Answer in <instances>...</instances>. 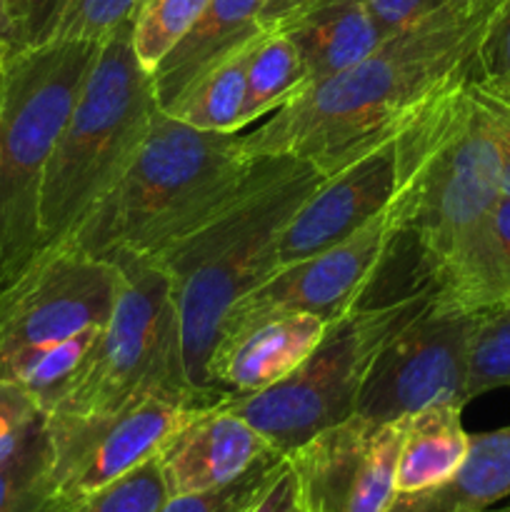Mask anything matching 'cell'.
<instances>
[{
  "instance_id": "7a4b0ae2",
  "label": "cell",
  "mask_w": 510,
  "mask_h": 512,
  "mask_svg": "<svg viewBox=\"0 0 510 512\" xmlns=\"http://www.w3.org/2000/svg\"><path fill=\"white\" fill-rule=\"evenodd\" d=\"M265 163L240 133H205L158 110L135 158L63 245L93 258H155L228 208Z\"/></svg>"
},
{
  "instance_id": "5b68a950",
  "label": "cell",
  "mask_w": 510,
  "mask_h": 512,
  "mask_svg": "<svg viewBox=\"0 0 510 512\" xmlns=\"http://www.w3.org/2000/svg\"><path fill=\"white\" fill-rule=\"evenodd\" d=\"M158 110L153 75L130 45V23L120 25L100 43L50 153L40 198V253L63 245L110 193Z\"/></svg>"
},
{
  "instance_id": "8d00e7d4",
  "label": "cell",
  "mask_w": 510,
  "mask_h": 512,
  "mask_svg": "<svg viewBox=\"0 0 510 512\" xmlns=\"http://www.w3.org/2000/svg\"><path fill=\"white\" fill-rule=\"evenodd\" d=\"M0 40L10 48V20L8 10H5V0H0Z\"/></svg>"
},
{
  "instance_id": "7402d4cb",
  "label": "cell",
  "mask_w": 510,
  "mask_h": 512,
  "mask_svg": "<svg viewBox=\"0 0 510 512\" xmlns=\"http://www.w3.org/2000/svg\"><path fill=\"white\" fill-rule=\"evenodd\" d=\"M305 88L308 73L288 35L280 30H263L255 35L245 53V103L240 115L243 130L283 108Z\"/></svg>"
},
{
  "instance_id": "d590c367",
  "label": "cell",
  "mask_w": 510,
  "mask_h": 512,
  "mask_svg": "<svg viewBox=\"0 0 510 512\" xmlns=\"http://www.w3.org/2000/svg\"><path fill=\"white\" fill-rule=\"evenodd\" d=\"M315 0H258V20L263 30L283 28L288 20L310 8Z\"/></svg>"
},
{
  "instance_id": "d6986e66",
  "label": "cell",
  "mask_w": 510,
  "mask_h": 512,
  "mask_svg": "<svg viewBox=\"0 0 510 512\" xmlns=\"http://www.w3.org/2000/svg\"><path fill=\"white\" fill-rule=\"evenodd\" d=\"M278 30L298 48L308 85L353 68L388 38L358 0H315Z\"/></svg>"
},
{
  "instance_id": "8992f818",
  "label": "cell",
  "mask_w": 510,
  "mask_h": 512,
  "mask_svg": "<svg viewBox=\"0 0 510 512\" xmlns=\"http://www.w3.org/2000/svg\"><path fill=\"white\" fill-rule=\"evenodd\" d=\"M100 45L50 40L0 73V293L40 255V198L60 130Z\"/></svg>"
},
{
  "instance_id": "2e32d148",
  "label": "cell",
  "mask_w": 510,
  "mask_h": 512,
  "mask_svg": "<svg viewBox=\"0 0 510 512\" xmlns=\"http://www.w3.org/2000/svg\"><path fill=\"white\" fill-rule=\"evenodd\" d=\"M268 453L273 448L263 435L215 403L190 408L155 458L163 470L168 498H180L233 483Z\"/></svg>"
},
{
  "instance_id": "603a6c76",
  "label": "cell",
  "mask_w": 510,
  "mask_h": 512,
  "mask_svg": "<svg viewBox=\"0 0 510 512\" xmlns=\"http://www.w3.org/2000/svg\"><path fill=\"white\" fill-rule=\"evenodd\" d=\"M245 53L248 45L200 73L173 103L165 105V113L205 133H243Z\"/></svg>"
},
{
  "instance_id": "d4e9b609",
  "label": "cell",
  "mask_w": 510,
  "mask_h": 512,
  "mask_svg": "<svg viewBox=\"0 0 510 512\" xmlns=\"http://www.w3.org/2000/svg\"><path fill=\"white\" fill-rule=\"evenodd\" d=\"M58 503L50 475L45 420L30 438L0 463V512H50Z\"/></svg>"
},
{
  "instance_id": "f1b7e54d",
  "label": "cell",
  "mask_w": 510,
  "mask_h": 512,
  "mask_svg": "<svg viewBox=\"0 0 510 512\" xmlns=\"http://www.w3.org/2000/svg\"><path fill=\"white\" fill-rule=\"evenodd\" d=\"M285 465V455L268 453L258 460L250 470H245L233 483L220 488L205 490V493L180 495L168 498L158 512H248L260 500V495L270 488Z\"/></svg>"
},
{
  "instance_id": "1f68e13d",
  "label": "cell",
  "mask_w": 510,
  "mask_h": 512,
  "mask_svg": "<svg viewBox=\"0 0 510 512\" xmlns=\"http://www.w3.org/2000/svg\"><path fill=\"white\" fill-rule=\"evenodd\" d=\"M43 420V408L23 385L0 380V463L18 450Z\"/></svg>"
},
{
  "instance_id": "52a82bcc",
  "label": "cell",
  "mask_w": 510,
  "mask_h": 512,
  "mask_svg": "<svg viewBox=\"0 0 510 512\" xmlns=\"http://www.w3.org/2000/svg\"><path fill=\"white\" fill-rule=\"evenodd\" d=\"M115 265L123 273V288L113 315L75 383L50 413H113L148 398L208 408L185 375L180 313L168 273L150 258Z\"/></svg>"
},
{
  "instance_id": "3957f363",
  "label": "cell",
  "mask_w": 510,
  "mask_h": 512,
  "mask_svg": "<svg viewBox=\"0 0 510 512\" xmlns=\"http://www.w3.org/2000/svg\"><path fill=\"white\" fill-rule=\"evenodd\" d=\"M325 180L308 160L265 155L260 173L228 208L150 258L173 283L190 388L210 405L223 400L205 375L223 318L278 268L280 233Z\"/></svg>"
},
{
  "instance_id": "5bb4252c",
  "label": "cell",
  "mask_w": 510,
  "mask_h": 512,
  "mask_svg": "<svg viewBox=\"0 0 510 512\" xmlns=\"http://www.w3.org/2000/svg\"><path fill=\"white\" fill-rule=\"evenodd\" d=\"M405 418H353L323 430L285 455L305 512H388Z\"/></svg>"
},
{
  "instance_id": "44dd1931",
  "label": "cell",
  "mask_w": 510,
  "mask_h": 512,
  "mask_svg": "<svg viewBox=\"0 0 510 512\" xmlns=\"http://www.w3.org/2000/svg\"><path fill=\"white\" fill-rule=\"evenodd\" d=\"M468 448L463 405L443 403L408 415L395 465V495L425 493L448 483L463 465Z\"/></svg>"
},
{
  "instance_id": "4dcf8cb0",
  "label": "cell",
  "mask_w": 510,
  "mask_h": 512,
  "mask_svg": "<svg viewBox=\"0 0 510 512\" xmlns=\"http://www.w3.org/2000/svg\"><path fill=\"white\" fill-rule=\"evenodd\" d=\"M68 0H5L10 20V53L48 45L55 38Z\"/></svg>"
},
{
  "instance_id": "ba28073f",
  "label": "cell",
  "mask_w": 510,
  "mask_h": 512,
  "mask_svg": "<svg viewBox=\"0 0 510 512\" xmlns=\"http://www.w3.org/2000/svg\"><path fill=\"white\" fill-rule=\"evenodd\" d=\"M433 298V288L350 310L328 325L313 353L285 380L253 395L220 400L280 455L293 453L323 430L353 418L368 370L380 345Z\"/></svg>"
},
{
  "instance_id": "836d02e7",
  "label": "cell",
  "mask_w": 510,
  "mask_h": 512,
  "mask_svg": "<svg viewBox=\"0 0 510 512\" xmlns=\"http://www.w3.org/2000/svg\"><path fill=\"white\" fill-rule=\"evenodd\" d=\"M358 3L373 15L385 35H393L423 20L448 0H358Z\"/></svg>"
},
{
  "instance_id": "8fae6325",
  "label": "cell",
  "mask_w": 510,
  "mask_h": 512,
  "mask_svg": "<svg viewBox=\"0 0 510 512\" xmlns=\"http://www.w3.org/2000/svg\"><path fill=\"white\" fill-rule=\"evenodd\" d=\"M435 100L425 105L398 133L388 135L383 143L330 175L320 188L310 193V198L295 210L280 233L278 268L310 258L350 238L355 230L363 228L398 198L418 158Z\"/></svg>"
},
{
  "instance_id": "ac0fdd59",
  "label": "cell",
  "mask_w": 510,
  "mask_h": 512,
  "mask_svg": "<svg viewBox=\"0 0 510 512\" xmlns=\"http://www.w3.org/2000/svg\"><path fill=\"white\" fill-rule=\"evenodd\" d=\"M260 33L258 0H210L193 28L150 73L160 110L173 103L200 73L238 53Z\"/></svg>"
},
{
  "instance_id": "9a60e30c",
  "label": "cell",
  "mask_w": 510,
  "mask_h": 512,
  "mask_svg": "<svg viewBox=\"0 0 510 512\" xmlns=\"http://www.w3.org/2000/svg\"><path fill=\"white\" fill-rule=\"evenodd\" d=\"M325 330L323 318L293 310L225 320L205 365L210 390L223 398L268 390L313 353Z\"/></svg>"
},
{
  "instance_id": "e575fe53",
  "label": "cell",
  "mask_w": 510,
  "mask_h": 512,
  "mask_svg": "<svg viewBox=\"0 0 510 512\" xmlns=\"http://www.w3.org/2000/svg\"><path fill=\"white\" fill-rule=\"evenodd\" d=\"M248 512H305L303 503H300L298 485H295V475L293 470H290L288 460H285L278 478L270 483V488L260 495L258 503H255Z\"/></svg>"
},
{
  "instance_id": "60d3db41",
  "label": "cell",
  "mask_w": 510,
  "mask_h": 512,
  "mask_svg": "<svg viewBox=\"0 0 510 512\" xmlns=\"http://www.w3.org/2000/svg\"><path fill=\"white\" fill-rule=\"evenodd\" d=\"M483 512H510V505H505V508H488V510H483Z\"/></svg>"
},
{
  "instance_id": "484cf974",
  "label": "cell",
  "mask_w": 510,
  "mask_h": 512,
  "mask_svg": "<svg viewBox=\"0 0 510 512\" xmlns=\"http://www.w3.org/2000/svg\"><path fill=\"white\" fill-rule=\"evenodd\" d=\"M210 0H140L130 20V45L148 73L193 28Z\"/></svg>"
},
{
  "instance_id": "f35d334b",
  "label": "cell",
  "mask_w": 510,
  "mask_h": 512,
  "mask_svg": "<svg viewBox=\"0 0 510 512\" xmlns=\"http://www.w3.org/2000/svg\"><path fill=\"white\" fill-rule=\"evenodd\" d=\"M10 55H13V53H10V48H8V45L3 43V40H0V73H3L5 65H8V58H10Z\"/></svg>"
},
{
  "instance_id": "f546056e",
  "label": "cell",
  "mask_w": 510,
  "mask_h": 512,
  "mask_svg": "<svg viewBox=\"0 0 510 512\" xmlns=\"http://www.w3.org/2000/svg\"><path fill=\"white\" fill-rule=\"evenodd\" d=\"M140 0H68L53 40H80L100 45L120 25L133 20Z\"/></svg>"
},
{
  "instance_id": "cb8c5ba5",
  "label": "cell",
  "mask_w": 510,
  "mask_h": 512,
  "mask_svg": "<svg viewBox=\"0 0 510 512\" xmlns=\"http://www.w3.org/2000/svg\"><path fill=\"white\" fill-rule=\"evenodd\" d=\"M100 330L103 328L83 330V333L48 345V348L23 353L10 363V368L5 370L0 380L20 383L38 400L43 413H50L53 408H58V403L80 375Z\"/></svg>"
},
{
  "instance_id": "277c9868",
  "label": "cell",
  "mask_w": 510,
  "mask_h": 512,
  "mask_svg": "<svg viewBox=\"0 0 510 512\" xmlns=\"http://www.w3.org/2000/svg\"><path fill=\"white\" fill-rule=\"evenodd\" d=\"M508 148L510 108L475 78L430 108L418 158L400 190L403 240L418 248L425 283L503 198Z\"/></svg>"
},
{
  "instance_id": "ab89813d",
  "label": "cell",
  "mask_w": 510,
  "mask_h": 512,
  "mask_svg": "<svg viewBox=\"0 0 510 512\" xmlns=\"http://www.w3.org/2000/svg\"><path fill=\"white\" fill-rule=\"evenodd\" d=\"M488 93H490V90H488ZM490 95H495V93H490ZM495 98H498V100H500V103H505V105H508V108H510V93H503V95H495Z\"/></svg>"
},
{
  "instance_id": "83f0119b",
  "label": "cell",
  "mask_w": 510,
  "mask_h": 512,
  "mask_svg": "<svg viewBox=\"0 0 510 512\" xmlns=\"http://www.w3.org/2000/svg\"><path fill=\"white\" fill-rule=\"evenodd\" d=\"M168 500L158 458L78 500H60L50 512H158Z\"/></svg>"
},
{
  "instance_id": "30bf717a",
  "label": "cell",
  "mask_w": 510,
  "mask_h": 512,
  "mask_svg": "<svg viewBox=\"0 0 510 512\" xmlns=\"http://www.w3.org/2000/svg\"><path fill=\"white\" fill-rule=\"evenodd\" d=\"M478 313L433 305L400 325L375 355L355 413L393 423L433 405L468 400L470 340Z\"/></svg>"
},
{
  "instance_id": "6da1fadb",
  "label": "cell",
  "mask_w": 510,
  "mask_h": 512,
  "mask_svg": "<svg viewBox=\"0 0 510 512\" xmlns=\"http://www.w3.org/2000/svg\"><path fill=\"white\" fill-rule=\"evenodd\" d=\"M503 0H448L388 35L343 73L308 85L240 145L253 158L293 155L335 175L408 125L438 95L478 75V48Z\"/></svg>"
},
{
  "instance_id": "9c48e42d",
  "label": "cell",
  "mask_w": 510,
  "mask_h": 512,
  "mask_svg": "<svg viewBox=\"0 0 510 512\" xmlns=\"http://www.w3.org/2000/svg\"><path fill=\"white\" fill-rule=\"evenodd\" d=\"M123 288L110 260L73 245L43 250L28 270L0 293V378L15 358L105 328Z\"/></svg>"
},
{
  "instance_id": "7c38bea8",
  "label": "cell",
  "mask_w": 510,
  "mask_h": 512,
  "mask_svg": "<svg viewBox=\"0 0 510 512\" xmlns=\"http://www.w3.org/2000/svg\"><path fill=\"white\" fill-rule=\"evenodd\" d=\"M403 235V200L398 198L380 215L355 230L350 238L273 270L258 288L245 293L225 320L245 315L293 310L335 323L363 303L380 270L398 248Z\"/></svg>"
},
{
  "instance_id": "e0dca14e",
  "label": "cell",
  "mask_w": 510,
  "mask_h": 512,
  "mask_svg": "<svg viewBox=\"0 0 510 512\" xmlns=\"http://www.w3.org/2000/svg\"><path fill=\"white\" fill-rule=\"evenodd\" d=\"M433 305L478 310L510 305V198L495 203L483 223L430 275Z\"/></svg>"
},
{
  "instance_id": "4fadbf2b",
  "label": "cell",
  "mask_w": 510,
  "mask_h": 512,
  "mask_svg": "<svg viewBox=\"0 0 510 512\" xmlns=\"http://www.w3.org/2000/svg\"><path fill=\"white\" fill-rule=\"evenodd\" d=\"M188 410L175 400L148 398L113 413H45L55 495L85 498L148 463Z\"/></svg>"
},
{
  "instance_id": "ffe728a7",
  "label": "cell",
  "mask_w": 510,
  "mask_h": 512,
  "mask_svg": "<svg viewBox=\"0 0 510 512\" xmlns=\"http://www.w3.org/2000/svg\"><path fill=\"white\" fill-rule=\"evenodd\" d=\"M510 495V425L470 435L463 465L448 483L395 495L388 512H483Z\"/></svg>"
},
{
  "instance_id": "d6a6232c",
  "label": "cell",
  "mask_w": 510,
  "mask_h": 512,
  "mask_svg": "<svg viewBox=\"0 0 510 512\" xmlns=\"http://www.w3.org/2000/svg\"><path fill=\"white\" fill-rule=\"evenodd\" d=\"M485 90L510 93V0H503L485 28L478 48V75Z\"/></svg>"
},
{
  "instance_id": "4316f807",
  "label": "cell",
  "mask_w": 510,
  "mask_h": 512,
  "mask_svg": "<svg viewBox=\"0 0 510 512\" xmlns=\"http://www.w3.org/2000/svg\"><path fill=\"white\" fill-rule=\"evenodd\" d=\"M510 385V305L478 310L470 340L468 400Z\"/></svg>"
},
{
  "instance_id": "74e56055",
  "label": "cell",
  "mask_w": 510,
  "mask_h": 512,
  "mask_svg": "<svg viewBox=\"0 0 510 512\" xmlns=\"http://www.w3.org/2000/svg\"><path fill=\"white\" fill-rule=\"evenodd\" d=\"M503 195H508V198H510V148H508V155H505V170H503Z\"/></svg>"
}]
</instances>
